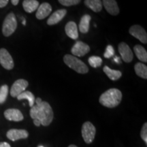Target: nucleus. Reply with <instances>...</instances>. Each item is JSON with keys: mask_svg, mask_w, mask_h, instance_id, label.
<instances>
[{"mask_svg": "<svg viewBox=\"0 0 147 147\" xmlns=\"http://www.w3.org/2000/svg\"><path fill=\"white\" fill-rule=\"evenodd\" d=\"M36 105L30 109V117L33 120H38L43 126H49L53 120V111L50 104L43 102L41 98L38 97L35 100Z\"/></svg>", "mask_w": 147, "mask_h": 147, "instance_id": "1", "label": "nucleus"}, {"mask_svg": "<svg viewBox=\"0 0 147 147\" xmlns=\"http://www.w3.org/2000/svg\"><path fill=\"white\" fill-rule=\"evenodd\" d=\"M122 93L120 90L113 88L103 93L99 101L102 106L113 108L119 105L122 100Z\"/></svg>", "mask_w": 147, "mask_h": 147, "instance_id": "2", "label": "nucleus"}, {"mask_svg": "<svg viewBox=\"0 0 147 147\" xmlns=\"http://www.w3.org/2000/svg\"><path fill=\"white\" fill-rule=\"evenodd\" d=\"M63 61L64 63L69 67L79 74H84L89 71V67H87V65L83 61L74 55H65L63 57Z\"/></svg>", "mask_w": 147, "mask_h": 147, "instance_id": "3", "label": "nucleus"}, {"mask_svg": "<svg viewBox=\"0 0 147 147\" xmlns=\"http://www.w3.org/2000/svg\"><path fill=\"white\" fill-rule=\"evenodd\" d=\"M17 28V21L15 14L10 12L5 16L2 25V34L5 37L12 35Z\"/></svg>", "mask_w": 147, "mask_h": 147, "instance_id": "4", "label": "nucleus"}, {"mask_svg": "<svg viewBox=\"0 0 147 147\" xmlns=\"http://www.w3.org/2000/svg\"><path fill=\"white\" fill-rule=\"evenodd\" d=\"M96 134V129L91 122H85L82 127V136L87 144H90L93 141Z\"/></svg>", "mask_w": 147, "mask_h": 147, "instance_id": "5", "label": "nucleus"}, {"mask_svg": "<svg viewBox=\"0 0 147 147\" xmlns=\"http://www.w3.org/2000/svg\"><path fill=\"white\" fill-rule=\"evenodd\" d=\"M0 64L7 70H11L14 68V63L12 57L5 49H0Z\"/></svg>", "mask_w": 147, "mask_h": 147, "instance_id": "6", "label": "nucleus"}, {"mask_svg": "<svg viewBox=\"0 0 147 147\" xmlns=\"http://www.w3.org/2000/svg\"><path fill=\"white\" fill-rule=\"evenodd\" d=\"M29 82L25 79H18L12 84L10 89V95L12 97H16L25 91L28 87Z\"/></svg>", "mask_w": 147, "mask_h": 147, "instance_id": "7", "label": "nucleus"}, {"mask_svg": "<svg viewBox=\"0 0 147 147\" xmlns=\"http://www.w3.org/2000/svg\"><path fill=\"white\" fill-rule=\"evenodd\" d=\"M129 34L134 36V38H137L142 43L146 44L147 43V34L145 29L141 27L140 25H134L129 28Z\"/></svg>", "mask_w": 147, "mask_h": 147, "instance_id": "8", "label": "nucleus"}, {"mask_svg": "<svg viewBox=\"0 0 147 147\" xmlns=\"http://www.w3.org/2000/svg\"><path fill=\"white\" fill-rule=\"evenodd\" d=\"M90 51L89 46L82 41H77L73 47L71 52L75 57H83Z\"/></svg>", "mask_w": 147, "mask_h": 147, "instance_id": "9", "label": "nucleus"}, {"mask_svg": "<svg viewBox=\"0 0 147 147\" xmlns=\"http://www.w3.org/2000/svg\"><path fill=\"white\" fill-rule=\"evenodd\" d=\"M119 52L121 58L126 63H130L133 60L134 55L129 47L125 42H121L118 47Z\"/></svg>", "mask_w": 147, "mask_h": 147, "instance_id": "10", "label": "nucleus"}, {"mask_svg": "<svg viewBox=\"0 0 147 147\" xmlns=\"http://www.w3.org/2000/svg\"><path fill=\"white\" fill-rule=\"evenodd\" d=\"M6 136L12 141H16L21 139H25L29 136V133L25 129H11L6 133Z\"/></svg>", "mask_w": 147, "mask_h": 147, "instance_id": "11", "label": "nucleus"}, {"mask_svg": "<svg viewBox=\"0 0 147 147\" xmlns=\"http://www.w3.org/2000/svg\"><path fill=\"white\" fill-rule=\"evenodd\" d=\"M5 118L8 121L19 122L24 119L23 115L18 109L16 108H9L5 110L4 112Z\"/></svg>", "mask_w": 147, "mask_h": 147, "instance_id": "12", "label": "nucleus"}, {"mask_svg": "<svg viewBox=\"0 0 147 147\" xmlns=\"http://www.w3.org/2000/svg\"><path fill=\"white\" fill-rule=\"evenodd\" d=\"M52 12V6L49 3L44 2L39 5L36 14V18L38 20H42L47 18Z\"/></svg>", "mask_w": 147, "mask_h": 147, "instance_id": "13", "label": "nucleus"}, {"mask_svg": "<svg viewBox=\"0 0 147 147\" xmlns=\"http://www.w3.org/2000/svg\"><path fill=\"white\" fill-rule=\"evenodd\" d=\"M67 14V10L65 9H60L55 11V12L51 14L50 17L49 18L47 21L48 25H54L57 24L58 23L61 21L63 18L65 17V16Z\"/></svg>", "mask_w": 147, "mask_h": 147, "instance_id": "14", "label": "nucleus"}, {"mask_svg": "<svg viewBox=\"0 0 147 147\" xmlns=\"http://www.w3.org/2000/svg\"><path fill=\"white\" fill-rule=\"evenodd\" d=\"M102 5L111 15L116 16L119 14V8L116 0H102Z\"/></svg>", "mask_w": 147, "mask_h": 147, "instance_id": "15", "label": "nucleus"}, {"mask_svg": "<svg viewBox=\"0 0 147 147\" xmlns=\"http://www.w3.org/2000/svg\"><path fill=\"white\" fill-rule=\"evenodd\" d=\"M65 34L69 38L73 40H76L78 38V27L76 23L74 21H69L66 24L65 27Z\"/></svg>", "mask_w": 147, "mask_h": 147, "instance_id": "16", "label": "nucleus"}, {"mask_svg": "<svg viewBox=\"0 0 147 147\" xmlns=\"http://www.w3.org/2000/svg\"><path fill=\"white\" fill-rule=\"evenodd\" d=\"M39 1L37 0H24L23 1V8L27 13H32L39 7Z\"/></svg>", "mask_w": 147, "mask_h": 147, "instance_id": "17", "label": "nucleus"}, {"mask_svg": "<svg viewBox=\"0 0 147 147\" xmlns=\"http://www.w3.org/2000/svg\"><path fill=\"white\" fill-rule=\"evenodd\" d=\"M91 19V16L89 14H84L82 16L80 23H79V31L82 34H87L89 32Z\"/></svg>", "mask_w": 147, "mask_h": 147, "instance_id": "18", "label": "nucleus"}, {"mask_svg": "<svg viewBox=\"0 0 147 147\" xmlns=\"http://www.w3.org/2000/svg\"><path fill=\"white\" fill-rule=\"evenodd\" d=\"M84 5L95 12H99L102 10V0H84Z\"/></svg>", "mask_w": 147, "mask_h": 147, "instance_id": "19", "label": "nucleus"}, {"mask_svg": "<svg viewBox=\"0 0 147 147\" xmlns=\"http://www.w3.org/2000/svg\"><path fill=\"white\" fill-rule=\"evenodd\" d=\"M104 72L106 74V76L109 78L110 80H117L121 78L122 76V73L121 71L119 70H115V69H110L109 67L107 65L104 66V68H103Z\"/></svg>", "mask_w": 147, "mask_h": 147, "instance_id": "20", "label": "nucleus"}, {"mask_svg": "<svg viewBox=\"0 0 147 147\" xmlns=\"http://www.w3.org/2000/svg\"><path fill=\"white\" fill-rule=\"evenodd\" d=\"M134 53L137 58L141 61L146 63L147 62V52L146 49L140 45H136L134 48Z\"/></svg>", "mask_w": 147, "mask_h": 147, "instance_id": "21", "label": "nucleus"}, {"mask_svg": "<svg viewBox=\"0 0 147 147\" xmlns=\"http://www.w3.org/2000/svg\"><path fill=\"white\" fill-rule=\"evenodd\" d=\"M16 98H17L18 100H27L29 102V105L31 108L34 106L35 100H36L34 95L33 94L32 92L29 91H25L23 92V93H21L19 95H18V96L16 97Z\"/></svg>", "mask_w": 147, "mask_h": 147, "instance_id": "22", "label": "nucleus"}, {"mask_svg": "<svg viewBox=\"0 0 147 147\" xmlns=\"http://www.w3.org/2000/svg\"><path fill=\"white\" fill-rule=\"evenodd\" d=\"M134 69H135L137 76L144 79L147 78V67L144 63H136L135 66H134Z\"/></svg>", "mask_w": 147, "mask_h": 147, "instance_id": "23", "label": "nucleus"}, {"mask_svg": "<svg viewBox=\"0 0 147 147\" xmlns=\"http://www.w3.org/2000/svg\"><path fill=\"white\" fill-rule=\"evenodd\" d=\"M89 63L92 67L97 68V67H100L102 64V59L100 57L97 56H91L88 59Z\"/></svg>", "mask_w": 147, "mask_h": 147, "instance_id": "24", "label": "nucleus"}, {"mask_svg": "<svg viewBox=\"0 0 147 147\" xmlns=\"http://www.w3.org/2000/svg\"><path fill=\"white\" fill-rule=\"evenodd\" d=\"M8 86L7 84H3L0 87V104H3L5 102L8 95Z\"/></svg>", "mask_w": 147, "mask_h": 147, "instance_id": "25", "label": "nucleus"}, {"mask_svg": "<svg viewBox=\"0 0 147 147\" xmlns=\"http://www.w3.org/2000/svg\"><path fill=\"white\" fill-rule=\"evenodd\" d=\"M59 2L64 6H71L78 4L81 0H58Z\"/></svg>", "mask_w": 147, "mask_h": 147, "instance_id": "26", "label": "nucleus"}, {"mask_svg": "<svg viewBox=\"0 0 147 147\" xmlns=\"http://www.w3.org/2000/svg\"><path fill=\"white\" fill-rule=\"evenodd\" d=\"M114 54H115V50H114V48L113 46L111 45L107 46V47H106V49L105 53H104V57L109 59L111 57H113Z\"/></svg>", "mask_w": 147, "mask_h": 147, "instance_id": "27", "label": "nucleus"}, {"mask_svg": "<svg viewBox=\"0 0 147 147\" xmlns=\"http://www.w3.org/2000/svg\"><path fill=\"white\" fill-rule=\"evenodd\" d=\"M140 136L142 138V139L144 141L145 143L147 144V123H145L143 125L142 129H141L140 132Z\"/></svg>", "mask_w": 147, "mask_h": 147, "instance_id": "28", "label": "nucleus"}, {"mask_svg": "<svg viewBox=\"0 0 147 147\" xmlns=\"http://www.w3.org/2000/svg\"><path fill=\"white\" fill-rule=\"evenodd\" d=\"M9 0H0V8H4L8 5Z\"/></svg>", "mask_w": 147, "mask_h": 147, "instance_id": "29", "label": "nucleus"}, {"mask_svg": "<svg viewBox=\"0 0 147 147\" xmlns=\"http://www.w3.org/2000/svg\"><path fill=\"white\" fill-rule=\"evenodd\" d=\"M0 147H11V146L8 142H0Z\"/></svg>", "mask_w": 147, "mask_h": 147, "instance_id": "30", "label": "nucleus"}, {"mask_svg": "<svg viewBox=\"0 0 147 147\" xmlns=\"http://www.w3.org/2000/svg\"><path fill=\"white\" fill-rule=\"evenodd\" d=\"M11 3L13 5H17L19 3V0H11Z\"/></svg>", "mask_w": 147, "mask_h": 147, "instance_id": "31", "label": "nucleus"}, {"mask_svg": "<svg viewBox=\"0 0 147 147\" xmlns=\"http://www.w3.org/2000/svg\"><path fill=\"white\" fill-rule=\"evenodd\" d=\"M114 61L116 62V63H120V58L118 57H116L114 59Z\"/></svg>", "mask_w": 147, "mask_h": 147, "instance_id": "32", "label": "nucleus"}, {"mask_svg": "<svg viewBox=\"0 0 147 147\" xmlns=\"http://www.w3.org/2000/svg\"><path fill=\"white\" fill-rule=\"evenodd\" d=\"M68 147H78V146H76V145H74V144H71V145H69V146Z\"/></svg>", "mask_w": 147, "mask_h": 147, "instance_id": "33", "label": "nucleus"}, {"mask_svg": "<svg viewBox=\"0 0 147 147\" xmlns=\"http://www.w3.org/2000/svg\"><path fill=\"white\" fill-rule=\"evenodd\" d=\"M23 25H25V23H26V22H25V21H24L23 22Z\"/></svg>", "mask_w": 147, "mask_h": 147, "instance_id": "34", "label": "nucleus"}, {"mask_svg": "<svg viewBox=\"0 0 147 147\" xmlns=\"http://www.w3.org/2000/svg\"><path fill=\"white\" fill-rule=\"evenodd\" d=\"M39 147H44V146H39Z\"/></svg>", "mask_w": 147, "mask_h": 147, "instance_id": "35", "label": "nucleus"}]
</instances>
